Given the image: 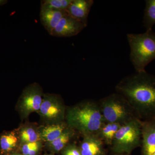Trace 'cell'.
I'll return each instance as SVG.
<instances>
[{
	"label": "cell",
	"mask_w": 155,
	"mask_h": 155,
	"mask_svg": "<svg viewBox=\"0 0 155 155\" xmlns=\"http://www.w3.org/2000/svg\"><path fill=\"white\" fill-rule=\"evenodd\" d=\"M19 138L22 144L41 141L38 130L30 126H25L21 129Z\"/></svg>",
	"instance_id": "obj_17"
},
{
	"label": "cell",
	"mask_w": 155,
	"mask_h": 155,
	"mask_svg": "<svg viewBox=\"0 0 155 155\" xmlns=\"http://www.w3.org/2000/svg\"><path fill=\"white\" fill-rule=\"evenodd\" d=\"M127 38L130 61L136 72L146 71L147 66L155 60V32L149 29L144 33L128 34Z\"/></svg>",
	"instance_id": "obj_3"
},
{
	"label": "cell",
	"mask_w": 155,
	"mask_h": 155,
	"mask_svg": "<svg viewBox=\"0 0 155 155\" xmlns=\"http://www.w3.org/2000/svg\"><path fill=\"white\" fill-rule=\"evenodd\" d=\"M113 153V155H130V154L125 153Z\"/></svg>",
	"instance_id": "obj_22"
},
{
	"label": "cell",
	"mask_w": 155,
	"mask_h": 155,
	"mask_svg": "<svg viewBox=\"0 0 155 155\" xmlns=\"http://www.w3.org/2000/svg\"><path fill=\"white\" fill-rule=\"evenodd\" d=\"M141 120L136 118L121 125L116 134L111 150L114 153L130 154L141 143Z\"/></svg>",
	"instance_id": "obj_5"
},
{
	"label": "cell",
	"mask_w": 155,
	"mask_h": 155,
	"mask_svg": "<svg viewBox=\"0 0 155 155\" xmlns=\"http://www.w3.org/2000/svg\"><path fill=\"white\" fill-rule=\"evenodd\" d=\"M152 155H155V152Z\"/></svg>",
	"instance_id": "obj_24"
},
{
	"label": "cell",
	"mask_w": 155,
	"mask_h": 155,
	"mask_svg": "<svg viewBox=\"0 0 155 155\" xmlns=\"http://www.w3.org/2000/svg\"><path fill=\"white\" fill-rule=\"evenodd\" d=\"M38 113L45 121L55 123L63 122L66 114L61 99L56 95L51 94L44 95Z\"/></svg>",
	"instance_id": "obj_6"
},
{
	"label": "cell",
	"mask_w": 155,
	"mask_h": 155,
	"mask_svg": "<svg viewBox=\"0 0 155 155\" xmlns=\"http://www.w3.org/2000/svg\"><path fill=\"white\" fill-rule=\"evenodd\" d=\"M67 14L65 11L41 7L40 17L41 22L50 35L61 19Z\"/></svg>",
	"instance_id": "obj_12"
},
{
	"label": "cell",
	"mask_w": 155,
	"mask_h": 155,
	"mask_svg": "<svg viewBox=\"0 0 155 155\" xmlns=\"http://www.w3.org/2000/svg\"><path fill=\"white\" fill-rule=\"evenodd\" d=\"M18 138L14 132L3 134L0 137V147L3 152H8L17 146Z\"/></svg>",
	"instance_id": "obj_18"
},
{
	"label": "cell",
	"mask_w": 155,
	"mask_h": 155,
	"mask_svg": "<svg viewBox=\"0 0 155 155\" xmlns=\"http://www.w3.org/2000/svg\"><path fill=\"white\" fill-rule=\"evenodd\" d=\"M116 93L127 100L138 119H155V76L146 71L136 72L122 78Z\"/></svg>",
	"instance_id": "obj_1"
},
{
	"label": "cell",
	"mask_w": 155,
	"mask_h": 155,
	"mask_svg": "<svg viewBox=\"0 0 155 155\" xmlns=\"http://www.w3.org/2000/svg\"><path fill=\"white\" fill-rule=\"evenodd\" d=\"M143 22L147 30L152 29L155 25V0L146 1Z\"/></svg>",
	"instance_id": "obj_16"
},
{
	"label": "cell",
	"mask_w": 155,
	"mask_h": 155,
	"mask_svg": "<svg viewBox=\"0 0 155 155\" xmlns=\"http://www.w3.org/2000/svg\"><path fill=\"white\" fill-rule=\"evenodd\" d=\"M121 125L117 123L105 122L100 128L97 134L104 143L111 146Z\"/></svg>",
	"instance_id": "obj_15"
},
{
	"label": "cell",
	"mask_w": 155,
	"mask_h": 155,
	"mask_svg": "<svg viewBox=\"0 0 155 155\" xmlns=\"http://www.w3.org/2000/svg\"><path fill=\"white\" fill-rule=\"evenodd\" d=\"M86 26L67 14L60 20L51 35L57 37H71L77 35Z\"/></svg>",
	"instance_id": "obj_8"
},
{
	"label": "cell",
	"mask_w": 155,
	"mask_h": 155,
	"mask_svg": "<svg viewBox=\"0 0 155 155\" xmlns=\"http://www.w3.org/2000/svg\"><path fill=\"white\" fill-rule=\"evenodd\" d=\"M94 3L93 0H72L66 12L87 26L89 14Z\"/></svg>",
	"instance_id": "obj_10"
},
{
	"label": "cell",
	"mask_w": 155,
	"mask_h": 155,
	"mask_svg": "<svg viewBox=\"0 0 155 155\" xmlns=\"http://www.w3.org/2000/svg\"><path fill=\"white\" fill-rule=\"evenodd\" d=\"M41 141L22 144L21 150L23 155H36L41 148Z\"/></svg>",
	"instance_id": "obj_20"
},
{
	"label": "cell",
	"mask_w": 155,
	"mask_h": 155,
	"mask_svg": "<svg viewBox=\"0 0 155 155\" xmlns=\"http://www.w3.org/2000/svg\"><path fill=\"white\" fill-rule=\"evenodd\" d=\"M67 127V123L64 122L41 127L38 130L41 140L46 143L54 141L62 134Z\"/></svg>",
	"instance_id": "obj_13"
},
{
	"label": "cell",
	"mask_w": 155,
	"mask_h": 155,
	"mask_svg": "<svg viewBox=\"0 0 155 155\" xmlns=\"http://www.w3.org/2000/svg\"><path fill=\"white\" fill-rule=\"evenodd\" d=\"M98 103L105 122L122 125L136 118L138 119L127 100L117 93L103 98Z\"/></svg>",
	"instance_id": "obj_4"
},
{
	"label": "cell",
	"mask_w": 155,
	"mask_h": 155,
	"mask_svg": "<svg viewBox=\"0 0 155 155\" xmlns=\"http://www.w3.org/2000/svg\"><path fill=\"white\" fill-rule=\"evenodd\" d=\"M75 134V130L68 126L59 137L54 141L47 143L48 147L53 152H59L69 144Z\"/></svg>",
	"instance_id": "obj_14"
},
{
	"label": "cell",
	"mask_w": 155,
	"mask_h": 155,
	"mask_svg": "<svg viewBox=\"0 0 155 155\" xmlns=\"http://www.w3.org/2000/svg\"><path fill=\"white\" fill-rule=\"evenodd\" d=\"M42 90L36 83L30 84L24 89L19 102L20 113L27 117L34 112H38L43 97Z\"/></svg>",
	"instance_id": "obj_7"
},
{
	"label": "cell",
	"mask_w": 155,
	"mask_h": 155,
	"mask_svg": "<svg viewBox=\"0 0 155 155\" xmlns=\"http://www.w3.org/2000/svg\"><path fill=\"white\" fill-rule=\"evenodd\" d=\"M72 0H44L41 2L42 8L66 12Z\"/></svg>",
	"instance_id": "obj_19"
},
{
	"label": "cell",
	"mask_w": 155,
	"mask_h": 155,
	"mask_svg": "<svg viewBox=\"0 0 155 155\" xmlns=\"http://www.w3.org/2000/svg\"><path fill=\"white\" fill-rule=\"evenodd\" d=\"M62 150L63 155H82L79 147L74 143H69Z\"/></svg>",
	"instance_id": "obj_21"
},
{
	"label": "cell",
	"mask_w": 155,
	"mask_h": 155,
	"mask_svg": "<svg viewBox=\"0 0 155 155\" xmlns=\"http://www.w3.org/2000/svg\"><path fill=\"white\" fill-rule=\"evenodd\" d=\"M80 149L82 155H106L104 143L97 134L83 135Z\"/></svg>",
	"instance_id": "obj_11"
},
{
	"label": "cell",
	"mask_w": 155,
	"mask_h": 155,
	"mask_svg": "<svg viewBox=\"0 0 155 155\" xmlns=\"http://www.w3.org/2000/svg\"><path fill=\"white\" fill-rule=\"evenodd\" d=\"M141 144L143 155H152L155 152V119L141 121Z\"/></svg>",
	"instance_id": "obj_9"
},
{
	"label": "cell",
	"mask_w": 155,
	"mask_h": 155,
	"mask_svg": "<svg viewBox=\"0 0 155 155\" xmlns=\"http://www.w3.org/2000/svg\"><path fill=\"white\" fill-rule=\"evenodd\" d=\"M14 155H21L18 154H14Z\"/></svg>",
	"instance_id": "obj_23"
},
{
	"label": "cell",
	"mask_w": 155,
	"mask_h": 155,
	"mask_svg": "<svg viewBox=\"0 0 155 155\" xmlns=\"http://www.w3.org/2000/svg\"><path fill=\"white\" fill-rule=\"evenodd\" d=\"M65 119L68 127L82 134H97L105 123L98 102L86 101L67 109Z\"/></svg>",
	"instance_id": "obj_2"
}]
</instances>
